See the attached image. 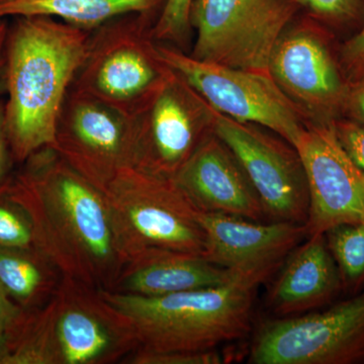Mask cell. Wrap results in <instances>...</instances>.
Returning <instances> with one entry per match:
<instances>
[{
  "instance_id": "obj_1",
  "label": "cell",
  "mask_w": 364,
  "mask_h": 364,
  "mask_svg": "<svg viewBox=\"0 0 364 364\" xmlns=\"http://www.w3.org/2000/svg\"><path fill=\"white\" fill-rule=\"evenodd\" d=\"M21 164L4 186L30 218L35 247L62 277L112 291L124 262L104 191L53 148L37 151Z\"/></svg>"
},
{
  "instance_id": "obj_2",
  "label": "cell",
  "mask_w": 364,
  "mask_h": 364,
  "mask_svg": "<svg viewBox=\"0 0 364 364\" xmlns=\"http://www.w3.org/2000/svg\"><path fill=\"white\" fill-rule=\"evenodd\" d=\"M7 33L4 105L14 161L54 148L60 111L85 60L91 31L50 16H21Z\"/></svg>"
},
{
  "instance_id": "obj_3",
  "label": "cell",
  "mask_w": 364,
  "mask_h": 364,
  "mask_svg": "<svg viewBox=\"0 0 364 364\" xmlns=\"http://www.w3.org/2000/svg\"><path fill=\"white\" fill-rule=\"evenodd\" d=\"M259 282L238 277L223 286L159 296L98 289L135 333L141 350L198 351L243 339L251 330Z\"/></svg>"
},
{
  "instance_id": "obj_4",
  "label": "cell",
  "mask_w": 364,
  "mask_h": 364,
  "mask_svg": "<svg viewBox=\"0 0 364 364\" xmlns=\"http://www.w3.org/2000/svg\"><path fill=\"white\" fill-rule=\"evenodd\" d=\"M149 16L128 14L91 31L71 87L126 116L140 114L172 73L160 54Z\"/></svg>"
},
{
  "instance_id": "obj_5",
  "label": "cell",
  "mask_w": 364,
  "mask_h": 364,
  "mask_svg": "<svg viewBox=\"0 0 364 364\" xmlns=\"http://www.w3.org/2000/svg\"><path fill=\"white\" fill-rule=\"evenodd\" d=\"M112 231L124 262L159 247L203 255L198 210L173 177L124 167L105 191Z\"/></svg>"
},
{
  "instance_id": "obj_6",
  "label": "cell",
  "mask_w": 364,
  "mask_h": 364,
  "mask_svg": "<svg viewBox=\"0 0 364 364\" xmlns=\"http://www.w3.org/2000/svg\"><path fill=\"white\" fill-rule=\"evenodd\" d=\"M299 9L296 0H193L196 31L191 56L202 61L268 72L270 56Z\"/></svg>"
},
{
  "instance_id": "obj_7",
  "label": "cell",
  "mask_w": 364,
  "mask_h": 364,
  "mask_svg": "<svg viewBox=\"0 0 364 364\" xmlns=\"http://www.w3.org/2000/svg\"><path fill=\"white\" fill-rule=\"evenodd\" d=\"M163 60L208 105L230 119L257 124L296 146L310 123L267 72L243 70L193 58L159 45Z\"/></svg>"
},
{
  "instance_id": "obj_8",
  "label": "cell",
  "mask_w": 364,
  "mask_h": 364,
  "mask_svg": "<svg viewBox=\"0 0 364 364\" xmlns=\"http://www.w3.org/2000/svg\"><path fill=\"white\" fill-rule=\"evenodd\" d=\"M252 364H364V289L323 312L261 323Z\"/></svg>"
},
{
  "instance_id": "obj_9",
  "label": "cell",
  "mask_w": 364,
  "mask_h": 364,
  "mask_svg": "<svg viewBox=\"0 0 364 364\" xmlns=\"http://www.w3.org/2000/svg\"><path fill=\"white\" fill-rule=\"evenodd\" d=\"M268 72L310 123L344 117L351 85L329 31L314 23L287 28L270 56Z\"/></svg>"
},
{
  "instance_id": "obj_10",
  "label": "cell",
  "mask_w": 364,
  "mask_h": 364,
  "mask_svg": "<svg viewBox=\"0 0 364 364\" xmlns=\"http://www.w3.org/2000/svg\"><path fill=\"white\" fill-rule=\"evenodd\" d=\"M217 111L176 71L140 114L134 117L133 165L173 177L214 133Z\"/></svg>"
},
{
  "instance_id": "obj_11",
  "label": "cell",
  "mask_w": 364,
  "mask_h": 364,
  "mask_svg": "<svg viewBox=\"0 0 364 364\" xmlns=\"http://www.w3.org/2000/svg\"><path fill=\"white\" fill-rule=\"evenodd\" d=\"M214 133L238 159L272 221L306 225L310 210L308 179L298 150L257 124L217 112Z\"/></svg>"
},
{
  "instance_id": "obj_12",
  "label": "cell",
  "mask_w": 364,
  "mask_h": 364,
  "mask_svg": "<svg viewBox=\"0 0 364 364\" xmlns=\"http://www.w3.org/2000/svg\"><path fill=\"white\" fill-rule=\"evenodd\" d=\"M134 117L71 87L60 111L55 146L60 156L100 191L133 165Z\"/></svg>"
},
{
  "instance_id": "obj_13",
  "label": "cell",
  "mask_w": 364,
  "mask_h": 364,
  "mask_svg": "<svg viewBox=\"0 0 364 364\" xmlns=\"http://www.w3.org/2000/svg\"><path fill=\"white\" fill-rule=\"evenodd\" d=\"M53 296L59 364L114 363L139 348L131 326L97 289L62 277Z\"/></svg>"
},
{
  "instance_id": "obj_14",
  "label": "cell",
  "mask_w": 364,
  "mask_h": 364,
  "mask_svg": "<svg viewBox=\"0 0 364 364\" xmlns=\"http://www.w3.org/2000/svg\"><path fill=\"white\" fill-rule=\"evenodd\" d=\"M294 148L308 179V236L337 225L364 224V174L340 145L333 124L309 123Z\"/></svg>"
},
{
  "instance_id": "obj_15",
  "label": "cell",
  "mask_w": 364,
  "mask_h": 364,
  "mask_svg": "<svg viewBox=\"0 0 364 364\" xmlns=\"http://www.w3.org/2000/svg\"><path fill=\"white\" fill-rule=\"evenodd\" d=\"M205 234L203 256L213 264L262 284L306 237V225L256 222L198 210Z\"/></svg>"
},
{
  "instance_id": "obj_16",
  "label": "cell",
  "mask_w": 364,
  "mask_h": 364,
  "mask_svg": "<svg viewBox=\"0 0 364 364\" xmlns=\"http://www.w3.org/2000/svg\"><path fill=\"white\" fill-rule=\"evenodd\" d=\"M198 210L264 222L259 196L233 152L210 134L173 176Z\"/></svg>"
},
{
  "instance_id": "obj_17",
  "label": "cell",
  "mask_w": 364,
  "mask_h": 364,
  "mask_svg": "<svg viewBox=\"0 0 364 364\" xmlns=\"http://www.w3.org/2000/svg\"><path fill=\"white\" fill-rule=\"evenodd\" d=\"M341 293V277L325 235H311L282 263L267 306L277 318L293 317L327 305Z\"/></svg>"
},
{
  "instance_id": "obj_18",
  "label": "cell",
  "mask_w": 364,
  "mask_h": 364,
  "mask_svg": "<svg viewBox=\"0 0 364 364\" xmlns=\"http://www.w3.org/2000/svg\"><path fill=\"white\" fill-rule=\"evenodd\" d=\"M240 275L213 264L203 255L172 249H144L124 263L112 291L159 296L223 286Z\"/></svg>"
},
{
  "instance_id": "obj_19",
  "label": "cell",
  "mask_w": 364,
  "mask_h": 364,
  "mask_svg": "<svg viewBox=\"0 0 364 364\" xmlns=\"http://www.w3.org/2000/svg\"><path fill=\"white\" fill-rule=\"evenodd\" d=\"M166 0H0V20L7 16H50L92 31L128 14H147Z\"/></svg>"
},
{
  "instance_id": "obj_20",
  "label": "cell",
  "mask_w": 364,
  "mask_h": 364,
  "mask_svg": "<svg viewBox=\"0 0 364 364\" xmlns=\"http://www.w3.org/2000/svg\"><path fill=\"white\" fill-rule=\"evenodd\" d=\"M61 279V273L37 248L0 247V284L23 310L46 305Z\"/></svg>"
},
{
  "instance_id": "obj_21",
  "label": "cell",
  "mask_w": 364,
  "mask_h": 364,
  "mask_svg": "<svg viewBox=\"0 0 364 364\" xmlns=\"http://www.w3.org/2000/svg\"><path fill=\"white\" fill-rule=\"evenodd\" d=\"M6 364H59L55 339V299L35 310L26 311L16 330L7 336Z\"/></svg>"
},
{
  "instance_id": "obj_22",
  "label": "cell",
  "mask_w": 364,
  "mask_h": 364,
  "mask_svg": "<svg viewBox=\"0 0 364 364\" xmlns=\"http://www.w3.org/2000/svg\"><path fill=\"white\" fill-rule=\"evenodd\" d=\"M340 277L343 293L349 296L364 289V224H341L325 233Z\"/></svg>"
},
{
  "instance_id": "obj_23",
  "label": "cell",
  "mask_w": 364,
  "mask_h": 364,
  "mask_svg": "<svg viewBox=\"0 0 364 364\" xmlns=\"http://www.w3.org/2000/svg\"><path fill=\"white\" fill-rule=\"evenodd\" d=\"M0 247H35L32 223L25 210L0 186Z\"/></svg>"
},
{
  "instance_id": "obj_24",
  "label": "cell",
  "mask_w": 364,
  "mask_h": 364,
  "mask_svg": "<svg viewBox=\"0 0 364 364\" xmlns=\"http://www.w3.org/2000/svg\"><path fill=\"white\" fill-rule=\"evenodd\" d=\"M323 23L334 28H349L364 23V0H296Z\"/></svg>"
},
{
  "instance_id": "obj_25",
  "label": "cell",
  "mask_w": 364,
  "mask_h": 364,
  "mask_svg": "<svg viewBox=\"0 0 364 364\" xmlns=\"http://www.w3.org/2000/svg\"><path fill=\"white\" fill-rule=\"evenodd\" d=\"M193 0H166L161 14L153 26L156 41L183 42L191 30V11Z\"/></svg>"
},
{
  "instance_id": "obj_26",
  "label": "cell",
  "mask_w": 364,
  "mask_h": 364,
  "mask_svg": "<svg viewBox=\"0 0 364 364\" xmlns=\"http://www.w3.org/2000/svg\"><path fill=\"white\" fill-rule=\"evenodd\" d=\"M123 363L129 364H223L229 358L218 348L198 351L152 352L136 349Z\"/></svg>"
},
{
  "instance_id": "obj_27",
  "label": "cell",
  "mask_w": 364,
  "mask_h": 364,
  "mask_svg": "<svg viewBox=\"0 0 364 364\" xmlns=\"http://www.w3.org/2000/svg\"><path fill=\"white\" fill-rule=\"evenodd\" d=\"M333 128L345 153L364 174V124L341 117L333 123Z\"/></svg>"
},
{
  "instance_id": "obj_28",
  "label": "cell",
  "mask_w": 364,
  "mask_h": 364,
  "mask_svg": "<svg viewBox=\"0 0 364 364\" xmlns=\"http://www.w3.org/2000/svg\"><path fill=\"white\" fill-rule=\"evenodd\" d=\"M339 59L345 76L351 85L364 78V23L339 46Z\"/></svg>"
},
{
  "instance_id": "obj_29",
  "label": "cell",
  "mask_w": 364,
  "mask_h": 364,
  "mask_svg": "<svg viewBox=\"0 0 364 364\" xmlns=\"http://www.w3.org/2000/svg\"><path fill=\"white\" fill-rule=\"evenodd\" d=\"M25 315L26 311L9 298L0 284V331L9 336L21 324Z\"/></svg>"
},
{
  "instance_id": "obj_30",
  "label": "cell",
  "mask_w": 364,
  "mask_h": 364,
  "mask_svg": "<svg viewBox=\"0 0 364 364\" xmlns=\"http://www.w3.org/2000/svg\"><path fill=\"white\" fill-rule=\"evenodd\" d=\"M13 162V154H11V145L7 136L4 105L0 100V186L6 183L7 179L11 177Z\"/></svg>"
},
{
  "instance_id": "obj_31",
  "label": "cell",
  "mask_w": 364,
  "mask_h": 364,
  "mask_svg": "<svg viewBox=\"0 0 364 364\" xmlns=\"http://www.w3.org/2000/svg\"><path fill=\"white\" fill-rule=\"evenodd\" d=\"M344 117L364 124V81L351 85Z\"/></svg>"
},
{
  "instance_id": "obj_32",
  "label": "cell",
  "mask_w": 364,
  "mask_h": 364,
  "mask_svg": "<svg viewBox=\"0 0 364 364\" xmlns=\"http://www.w3.org/2000/svg\"><path fill=\"white\" fill-rule=\"evenodd\" d=\"M7 33H9V28L4 21H0V69L4 65Z\"/></svg>"
},
{
  "instance_id": "obj_33",
  "label": "cell",
  "mask_w": 364,
  "mask_h": 364,
  "mask_svg": "<svg viewBox=\"0 0 364 364\" xmlns=\"http://www.w3.org/2000/svg\"><path fill=\"white\" fill-rule=\"evenodd\" d=\"M9 350V344L7 335L6 333L0 331V364H6Z\"/></svg>"
},
{
  "instance_id": "obj_34",
  "label": "cell",
  "mask_w": 364,
  "mask_h": 364,
  "mask_svg": "<svg viewBox=\"0 0 364 364\" xmlns=\"http://www.w3.org/2000/svg\"><path fill=\"white\" fill-rule=\"evenodd\" d=\"M361 81H364V78H363V80H361ZM359 82H360V81H359Z\"/></svg>"
},
{
  "instance_id": "obj_35",
  "label": "cell",
  "mask_w": 364,
  "mask_h": 364,
  "mask_svg": "<svg viewBox=\"0 0 364 364\" xmlns=\"http://www.w3.org/2000/svg\"><path fill=\"white\" fill-rule=\"evenodd\" d=\"M0 21H1V20H0Z\"/></svg>"
}]
</instances>
